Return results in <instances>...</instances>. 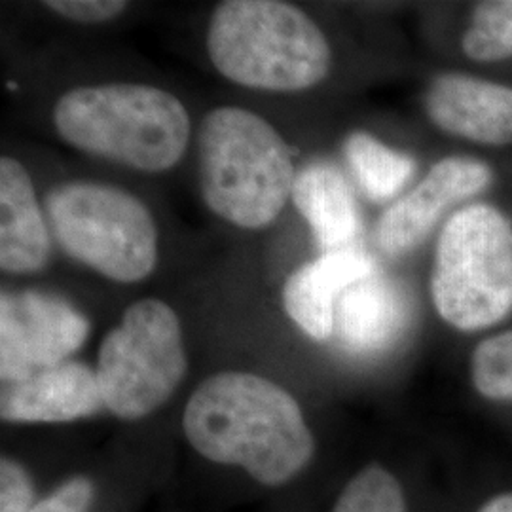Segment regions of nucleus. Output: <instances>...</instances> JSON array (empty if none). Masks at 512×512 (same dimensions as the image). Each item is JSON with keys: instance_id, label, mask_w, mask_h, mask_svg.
<instances>
[{"instance_id": "6", "label": "nucleus", "mask_w": 512, "mask_h": 512, "mask_svg": "<svg viewBox=\"0 0 512 512\" xmlns=\"http://www.w3.org/2000/svg\"><path fill=\"white\" fill-rule=\"evenodd\" d=\"M46 213L61 249L97 274L137 283L156 268V222L133 194L107 184H59L46 196Z\"/></svg>"}, {"instance_id": "23", "label": "nucleus", "mask_w": 512, "mask_h": 512, "mask_svg": "<svg viewBox=\"0 0 512 512\" xmlns=\"http://www.w3.org/2000/svg\"><path fill=\"white\" fill-rule=\"evenodd\" d=\"M478 512H512V494L497 495Z\"/></svg>"}, {"instance_id": "12", "label": "nucleus", "mask_w": 512, "mask_h": 512, "mask_svg": "<svg viewBox=\"0 0 512 512\" xmlns=\"http://www.w3.org/2000/svg\"><path fill=\"white\" fill-rule=\"evenodd\" d=\"M376 274L374 258L359 249L323 253L294 270L283 287V306L294 323L317 342L334 334V308L351 285Z\"/></svg>"}, {"instance_id": "14", "label": "nucleus", "mask_w": 512, "mask_h": 512, "mask_svg": "<svg viewBox=\"0 0 512 512\" xmlns=\"http://www.w3.org/2000/svg\"><path fill=\"white\" fill-rule=\"evenodd\" d=\"M52 255V238L38 209L35 186L18 160H0V268L12 275L37 274Z\"/></svg>"}, {"instance_id": "17", "label": "nucleus", "mask_w": 512, "mask_h": 512, "mask_svg": "<svg viewBox=\"0 0 512 512\" xmlns=\"http://www.w3.org/2000/svg\"><path fill=\"white\" fill-rule=\"evenodd\" d=\"M463 52L478 63L512 57V0L480 2L461 38Z\"/></svg>"}, {"instance_id": "1", "label": "nucleus", "mask_w": 512, "mask_h": 512, "mask_svg": "<svg viewBox=\"0 0 512 512\" xmlns=\"http://www.w3.org/2000/svg\"><path fill=\"white\" fill-rule=\"evenodd\" d=\"M183 425L203 458L241 467L272 488L293 480L315 450L293 395L249 372L207 378L186 404Z\"/></svg>"}, {"instance_id": "16", "label": "nucleus", "mask_w": 512, "mask_h": 512, "mask_svg": "<svg viewBox=\"0 0 512 512\" xmlns=\"http://www.w3.org/2000/svg\"><path fill=\"white\" fill-rule=\"evenodd\" d=\"M344 154L357 183L374 202L395 198L416 173L414 158L387 147L366 131L348 135Z\"/></svg>"}, {"instance_id": "20", "label": "nucleus", "mask_w": 512, "mask_h": 512, "mask_svg": "<svg viewBox=\"0 0 512 512\" xmlns=\"http://www.w3.org/2000/svg\"><path fill=\"white\" fill-rule=\"evenodd\" d=\"M35 486L18 461L0 463V512H29L35 507Z\"/></svg>"}, {"instance_id": "21", "label": "nucleus", "mask_w": 512, "mask_h": 512, "mask_svg": "<svg viewBox=\"0 0 512 512\" xmlns=\"http://www.w3.org/2000/svg\"><path fill=\"white\" fill-rule=\"evenodd\" d=\"M44 6L61 18L86 25L107 23L128 10L124 0H50Z\"/></svg>"}, {"instance_id": "11", "label": "nucleus", "mask_w": 512, "mask_h": 512, "mask_svg": "<svg viewBox=\"0 0 512 512\" xmlns=\"http://www.w3.org/2000/svg\"><path fill=\"white\" fill-rule=\"evenodd\" d=\"M105 408L97 372L74 361L38 372L16 384H4L2 420L10 423H65Z\"/></svg>"}, {"instance_id": "19", "label": "nucleus", "mask_w": 512, "mask_h": 512, "mask_svg": "<svg viewBox=\"0 0 512 512\" xmlns=\"http://www.w3.org/2000/svg\"><path fill=\"white\" fill-rule=\"evenodd\" d=\"M475 389L490 401H512V330L480 342L473 353Z\"/></svg>"}, {"instance_id": "9", "label": "nucleus", "mask_w": 512, "mask_h": 512, "mask_svg": "<svg viewBox=\"0 0 512 512\" xmlns=\"http://www.w3.org/2000/svg\"><path fill=\"white\" fill-rule=\"evenodd\" d=\"M492 181V167L480 160L459 156L440 160L412 192L382 215L376 228L378 247L389 256L410 253L452 205L480 194Z\"/></svg>"}, {"instance_id": "3", "label": "nucleus", "mask_w": 512, "mask_h": 512, "mask_svg": "<svg viewBox=\"0 0 512 512\" xmlns=\"http://www.w3.org/2000/svg\"><path fill=\"white\" fill-rule=\"evenodd\" d=\"M207 52L224 78L264 92L310 90L332 63L317 23L279 0L220 2L209 19Z\"/></svg>"}, {"instance_id": "10", "label": "nucleus", "mask_w": 512, "mask_h": 512, "mask_svg": "<svg viewBox=\"0 0 512 512\" xmlns=\"http://www.w3.org/2000/svg\"><path fill=\"white\" fill-rule=\"evenodd\" d=\"M429 120L478 145H512V88L469 74L437 76L425 93Z\"/></svg>"}, {"instance_id": "4", "label": "nucleus", "mask_w": 512, "mask_h": 512, "mask_svg": "<svg viewBox=\"0 0 512 512\" xmlns=\"http://www.w3.org/2000/svg\"><path fill=\"white\" fill-rule=\"evenodd\" d=\"M205 205L228 224L260 230L293 196V154L277 129L251 110H209L198 133Z\"/></svg>"}, {"instance_id": "8", "label": "nucleus", "mask_w": 512, "mask_h": 512, "mask_svg": "<svg viewBox=\"0 0 512 512\" xmlns=\"http://www.w3.org/2000/svg\"><path fill=\"white\" fill-rule=\"evenodd\" d=\"M90 321L65 298L10 291L0 298V376L16 384L61 365L82 348Z\"/></svg>"}, {"instance_id": "2", "label": "nucleus", "mask_w": 512, "mask_h": 512, "mask_svg": "<svg viewBox=\"0 0 512 512\" xmlns=\"http://www.w3.org/2000/svg\"><path fill=\"white\" fill-rule=\"evenodd\" d=\"M54 126L76 150L145 173L179 164L190 139L183 103L147 84L74 88L57 101Z\"/></svg>"}, {"instance_id": "15", "label": "nucleus", "mask_w": 512, "mask_h": 512, "mask_svg": "<svg viewBox=\"0 0 512 512\" xmlns=\"http://www.w3.org/2000/svg\"><path fill=\"white\" fill-rule=\"evenodd\" d=\"M291 198L323 253L351 249L361 234V215L353 190L336 165L315 162L300 169Z\"/></svg>"}, {"instance_id": "22", "label": "nucleus", "mask_w": 512, "mask_h": 512, "mask_svg": "<svg viewBox=\"0 0 512 512\" xmlns=\"http://www.w3.org/2000/svg\"><path fill=\"white\" fill-rule=\"evenodd\" d=\"M93 484L78 476L63 486H59L54 494L38 501L29 512H88L92 507Z\"/></svg>"}, {"instance_id": "13", "label": "nucleus", "mask_w": 512, "mask_h": 512, "mask_svg": "<svg viewBox=\"0 0 512 512\" xmlns=\"http://www.w3.org/2000/svg\"><path fill=\"white\" fill-rule=\"evenodd\" d=\"M410 321L403 289L378 274L351 285L334 308V334L351 353L370 355L391 348Z\"/></svg>"}, {"instance_id": "7", "label": "nucleus", "mask_w": 512, "mask_h": 512, "mask_svg": "<svg viewBox=\"0 0 512 512\" xmlns=\"http://www.w3.org/2000/svg\"><path fill=\"white\" fill-rule=\"evenodd\" d=\"M188 368L183 330L158 298L131 304L103 338L97 380L105 408L120 420H141L175 393Z\"/></svg>"}, {"instance_id": "5", "label": "nucleus", "mask_w": 512, "mask_h": 512, "mask_svg": "<svg viewBox=\"0 0 512 512\" xmlns=\"http://www.w3.org/2000/svg\"><path fill=\"white\" fill-rule=\"evenodd\" d=\"M431 298L440 317L463 332L490 329L512 311V224L488 203L446 220L433 262Z\"/></svg>"}, {"instance_id": "18", "label": "nucleus", "mask_w": 512, "mask_h": 512, "mask_svg": "<svg viewBox=\"0 0 512 512\" xmlns=\"http://www.w3.org/2000/svg\"><path fill=\"white\" fill-rule=\"evenodd\" d=\"M332 512H406L403 488L380 465H370L349 480Z\"/></svg>"}]
</instances>
